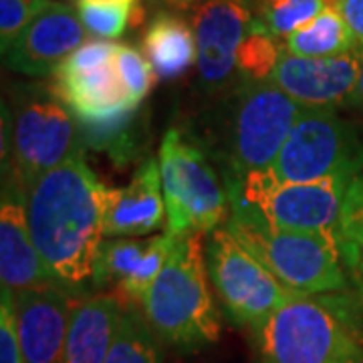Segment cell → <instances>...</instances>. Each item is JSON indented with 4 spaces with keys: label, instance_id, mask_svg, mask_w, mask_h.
Masks as SVG:
<instances>
[{
    "label": "cell",
    "instance_id": "cell-11",
    "mask_svg": "<svg viewBox=\"0 0 363 363\" xmlns=\"http://www.w3.org/2000/svg\"><path fill=\"white\" fill-rule=\"evenodd\" d=\"M79 13L63 0H39L18 39L4 52L6 67L30 77L51 75L87 39Z\"/></svg>",
    "mask_w": 363,
    "mask_h": 363
},
{
    "label": "cell",
    "instance_id": "cell-12",
    "mask_svg": "<svg viewBox=\"0 0 363 363\" xmlns=\"http://www.w3.org/2000/svg\"><path fill=\"white\" fill-rule=\"evenodd\" d=\"M362 69V47L321 59L297 57L283 49L271 81L305 109H333L353 101Z\"/></svg>",
    "mask_w": 363,
    "mask_h": 363
},
{
    "label": "cell",
    "instance_id": "cell-27",
    "mask_svg": "<svg viewBox=\"0 0 363 363\" xmlns=\"http://www.w3.org/2000/svg\"><path fill=\"white\" fill-rule=\"evenodd\" d=\"M135 6V4H133ZM130 4H77V13L85 30L95 39H117L130 25Z\"/></svg>",
    "mask_w": 363,
    "mask_h": 363
},
{
    "label": "cell",
    "instance_id": "cell-14",
    "mask_svg": "<svg viewBox=\"0 0 363 363\" xmlns=\"http://www.w3.org/2000/svg\"><path fill=\"white\" fill-rule=\"evenodd\" d=\"M0 283L14 293L61 285L37 250L26 220L25 190L9 168H2L0 198Z\"/></svg>",
    "mask_w": 363,
    "mask_h": 363
},
{
    "label": "cell",
    "instance_id": "cell-2",
    "mask_svg": "<svg viewBox=\"0 0 363 363\" xmlns=\"http://www.w3.org/2000/svg\"><path fill=\"white\" fill-rule=\"evenodd\" d=\"M255 335L260 363H363V311L345 295H298Z\"/></svg>",
    "mask_w": 363,
    "mask_h": 363
},
{
    "label": "cell",
    "instance_id": "cell-19",
    "mask_svg": "<svg viewBox=\"0 0 363 363\" xmlns=\"http://www.w3.org/2000/svg\"><path fill=\"white\" fill-rule=\"evenodd\" d=\"M123 311L117 293L77 301L71 315L63 363H105Z\"/></svg>",
    "mask_w": 363,
    "mask_h": 363
},
{
    "label": "cell",
    "instance_id": "cell-21",
    "mask_svg": "<svg viewBox=\"0 0 363 363\" xmlns=\"http://www.w3.org/2000/svg\"><path fill=\"white\" fill-rule=\"evenodd\" d=\"M357 49V43L345 25L337 6H329L327 11L313 18L311 23L301 26L285 39V51L297 57H339Z\"/></svg>",
    "mask_w": 363,
    "mask_h": 363
},
{
    "label": "cell",
    "instance_id": "cell-1",
    "mask_svg": "<svg viewBox=\"0 0 363 363\" xmlns=\"http://www.w3.org/2000/svg\"><path fill=\"white\" fill-rule=\"evenodd\" d=\"M105 184L83 152L25 188L26 220L37 250L61 285L93 279L104 242Z\"/></svg>",
    "mask_w": 363,
    "mask_h": 363
},
{
    "label": "cell",
    "instance_id": "cell-29",
    "mask_svg": "<svg viewBox=\"0 0 363 363\" xmlns=\"http://www.w3.org/2000/svg\"><path fill=\"white\" fill-rule=\"evenodd\" d=\"M117 43L104 39L85 40L55 73H87L116 61ZM52 73V75H55Z\"/></svg>",
    "mask_w": 363,
    "mask_h": 363
},
{
    "label": "cell",
    "instance_id": "cell-17",
    "mask_svg": "<svg viewBox=\"0 0 363 363\" xmlns=\"http://www.w3.org/2000/svg\"><path fill=\"white\" fill-rule=\"evenodd\" d=\"M168 220L160 162L147 157L121 188L105 186L104 238H133L162 228Z\"/></svg>",
    "mask_w": 363,
    "mask_h": 363
},
{
    "label": "cell",
    "instance_id": "cell-30",
    "mask_svg": "<svg viewBox=\"0 0 363 363\" xmlns=\"http://www.w3.org/2000/svg\"><path fill=\"white\" fill-rule=\"evenodd\" d=\"M39 6V0L35 4H28L25 0H0V40H2V55L11 49L18 35L25 30L28 21Z\"/></svg>",
    "mask_w": 363,
    "mask_h": 363
},
{
    "label": "cell",
    "instance_id": "cell-7",
    "mask_svg": "<svg viewBox=\"0 0 363 363\" xmlns=\"http://www.w3.org/2000/svg\"><path fill=\"white\" fill-rule=\"evenodd\" d=\"M353 180L291 182L272 168L248 172L242 178H226L228 196L262 214L272 224L303 233L333 234Z\"/></svg>",
    "mask_w": 363,
    "mask_h": 363
},
{
    "label": "cell",
    "instance_id": "cell-20",
    "mask_svg": "<svg viewBox=\"0 0 363 363\" xmlns=\"http://www.w3.org/2000/svg\"><path fill=\"white\" fill-rule=\"evenodd\" d=\"M143 55L157 79L184 77L198 63L194 28L176 14L160 13L143 35Z\"/></svg>",
    "mask_w": 363,
    "mask_h": 363
},
{
    "label": "cell",
    "instance_id": "cell-26",
    "mask_svg": "<svg viewBox=\"0 0 363 363\" xmlns=\"http://www.w3.org/2000/svg\"><path fill=\"white\" fill-rule=\"evenodd\" d=\"M113 63L130 99L140 107L143 99L147 97V93L154 85V77H156L150 61L145 59L143 52L133 49L131 45H117Z\"/></svg>",
    "mask_w": 363,
    "mask_h": 363
},
{
    "label": "cell",
    "instance_id": "cell-31",
    "mask_svg": "<svg viewBox=\"0 0 363 363\" xmlns=\"http://www.w3.org/2000/svg\"><path fill=\"white\" fill-rule=\"evenodd\" d=\"M335 6L350 26L357 47L363 49V0H335Z\"/></svg>",
    "mask_w": 363,
    "mask_h": 363
},
{
    "label": "cell",
    "instance_id": "cell-9",
    "mask_svg": "<svg viewBox=\"0 0 363 363\" xmlns=\"http://www.w3.org/2000/svg\"><path fill=\"white\" fill-rule=\"evenodd\" d=\"M272 172L291 182L353 180L363 172V140L333 109L303 107Z\"/></svg>",
    "mask_w": 363,
    "mask_h": 363
},
{
    "label": "cell",
    "instance_id": "cell-15",
    "mask_svg": "<svg viewBox=\"0 0 363 363\" xmlns=\"http://www.w3.org/2000/svg\"><path fill=\"white\" fill-rule=\"evenodd\" d=\"M14 303L25 363H63L73 295L63 285H45L14 293Z\"/></svg>",
    "mask_w": 363,
    "mask_h": 363
},
{
    "label": "cell",
    "instance_id": "cell-3",
    "mask_svg": "<svg viewBox=\"0 0 363 363\" xmlns=\"http://www.w3.org/2000/svg\"><path fill=\"white\" fill-rule=\"evenodd\" d=\"M202 234H184L142 301L143 319L156 337L176 350L192 351L220 339V315L208 286Z\"/></svg>",
    "mask_w": 363,
    "mask_h": 363
},
{
    "label": "cell",
    "instance_id": "cell-13",
    "mask_svg": "<svg viewBox=\"0 0 363 363\" xmlns=\"http://www.w3.org/2000/svg\"><path fill=\"white\" fill-rule=\"evenodd\" d=\"M255 21L250 0H198L192 14L198 75L208 89H222L236 71V51Z\"/></svg>",
    "mask_w": 363,
    "mask_h": 363
},
{
    "label": "cell",
    "instance_id": "cell-35",
    "mask_svg": "<svg viewBox=\"0 0 363 363\" xmlns=\"http://www.w3.org/2000/svg\"><path fill=\"white\" fill-rule=\"evenodd\" d=\"M25 2H28V4H35L37 0H25Z\"/></svg>",
    "mask_w": 363,
    "mask_h": 363
},
{
    "label": "cell",
    "instance_id": "cell-5",
    "mask_svg": "<svg viewBox=\"0 0 363 363\" xmlns=\"http://www.w3.org/2000/svg\"><path fill=\"white\" fill-rule=\"evenodd\" d=\"M4 116L2 168L9 166L23 190L83 152L77 117L51 87H26Z\"/></svg>",
    "mask_w": 363,
    "mask_h": 363
},
{
    "label": "cell",
    "instance_id": "cell-28",
    "mask_svg": "<svg viewBox=\"0 0 363 363\" xmlns=\"http://www.w3.org/2000/svg\"><path fill=\"white\" fill-rule=\"evenodd\" d=\"M0 363H25L18 337L14 291L4 286L0 295Z\"/></svg>",
    "mask_w": 363,
    "mask_h": 363
},
{
    "label": "cell",
    "instance_id": "cell-33",
    "mask_svg": "<svg viewBox=\"0 0 363 363\" xmlns=\"http://www.w3.org/2000/svg\"><path fill=\"white\" fill-rule=\"evenodd\" d=\"M168 4L176 6V9H190V6H196L198 0H166Z\"/></svg>",
    "mask_w": 363,
    "mask_h": 363
},
{
    "label": "cell",
    "instance_id": "cell-34",
    "mask_svg": "<svg viewBox=\"0 0 363 363\" xmlns=\"http://www.w3.org/2000/svg\"><path fill=\"white\" fill-rule=\"evenodd\" d=\"M353 101L363 107V69H362V77H359V83H357V89H355V95H353Z\"/></svg>",
    "mask_w": 363,
    "mask_h": 363
},
{
    "label": "cell",
    "instance_id": "cell-23",
    "mask_svg": "<svg viewBox=\"0 0 363 363\" xmlns=\"http://www.w3.org/2000/svg\"><path fill=\"white\" fill-rule=\"evenodd\" d=\"M250 4L255 18L272 37L286 39L329 6H335V0H250Z\"/></svg>",
    "mask_w": 363,
    "mask_h": 363
},
{
    "label": "cell",
    "instance_id": "cell-18",
    "mask_svg": "<svg viewBox=\"0 0 363 363\" xmlns=\"http://www.w3.org/2000/svg\"><path fill=\"white\" fill-rule=\"evenodd\" d=\"M51 89L83 125L107 123L140 109L117 75L116 63L87 73H55Z\"/></svg>",
    "mask_w": 363,
    "mask_h": 363
},
{
    "label": "cell",
    "instance_id": "cell-22",
    "mask_svg": "<svg viewBox=\"0 0 363 363\" xmlns=\"http://www.w3.org/2000/svg\"><path fill=\"white\" fill-rule=\"evenodd\" d=\"M160 339L138 313L123 311L105 363H162Z\"/></svg>",
    "mask_w": 363,
    "mask_h": 363
},
{
    "label": "cell",
    "instance_id": "cell-24",
    "mask_svg": "<svg viewBox=\"0 0 363 363\" xmlns=\"http://www.w3.org/2000/svg\"><path fill=\"white\" fill-rule=\"evenodd\" d=\"M333 236L343 264L363 274V172L347 188Z\"/></svg>",
    "mask_w": 363,
    "mask_h": 363
},
{
    "label": "cell",
    "instance_id": "cell-16",
    "mask_svg": "<svg viewBox=\"0 0 363 363\" xmlns=\"http://www.w3.org/2000/svg\"><path fill=\"white\" fill-rule=\"evenodd\" d=\"M178 238L180 236L168 228L166 233L142 240L107 238L101 242L95 260V285H113L128 301L142 305Z\"/></svg>",
    "mask_w": 363,
    "mask_h": 363
},
{
    "label": "cell",
    "instance_id": "cell-6",
    "mask_svg": "<svg viewBox=\"0 0 363 363\" xmlns=\"http://www.w3.org/2000/svg\"><path fill=\"white\" fill-rule=\"evenodd\" d=\"M157 162L168 230L178 236L218 230L226 220L230 196L202 150L178 130H168L160 143Z\"/></svg>",
    "mask_w": 363,
    "mask_h": 363
},
{
    "label": "cell",
    "instance_id": "cell-8",
    "mask_svg": "<svg viewBox=\"0 0 363 363\" xmlns=\"http://www.w3.org/2000/svg\"><path fill=\"white\" fill-rule=\"evenodd\" d=\"M301 111L303 107L271 79H247L234 97L228 128V164L233 172L226 178L272 168Z\"/></svg>",
    "mask_w": 363,
    "mask_h": 363
},
{
    "label": "cell",
    "instance_id": "cell-25",
    "mask_svg": "<svg viewBox=\"0 0 363 363\" xmlns=\"http://www.w3.org/2000/svg\"><path fill=\"white\" fill-rule=\"evenodd\" d=\"M285 47H279L277 37L255 18L248 35L242 39L236 51V69L250 81H267L272 77L281 52Z\"/></svg>",
    "mask_w": 363,
    "mask_h": 363
},
{
    "label": "cell",
    "instance_id": "cell-10",
    "mask_svg": "<svg viewBox=\"0 0 363 363\" xmlns=\"http://www.w3.org/2000/svg\"><path fill=\"white\" fill-rule=\"evenodd\" d=\"M206 269L224 311L236 325L259 329L277 309L298 297L226 228L208 238Z\"/></svg>",
    "mask_w": 363,
    "mask_h": 363
},
{
    "label": "cell",
    "instance_id": "cell-4",
    "mask_svg": "<svg viewBox=\"0 0 363 363\" xmlns=\"http://www.w3.org/2000/svg\"><path fill=\"white\" fill-rule=\"evenodd\" d=\"M226 230L298 295L339 293L347 286L345 264L333 234L291 230L230 198Z\"/></svg>",
    "mask_w": 363,
    "mask_h": 363
},
{
    "label": "cell",
    "instance_id": "cell-32",
    "mask_svg": "<svg viewBox=\"0 0 363 363\" xmlns=\"http://www.w3.org/2000/svg\"><path fill=\"white\" fill-rule=\"evenodd\" d=\"M77 4H138V0H77Z\"/></svg>",
    "mask_w": 363,
    "mask_h": 363
}]
</instances>
